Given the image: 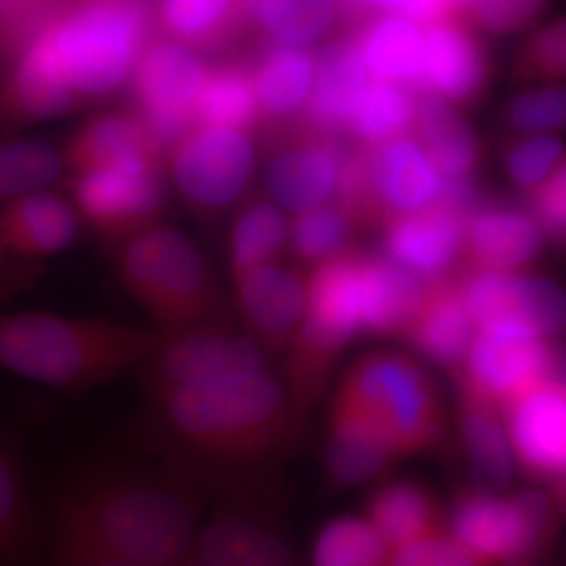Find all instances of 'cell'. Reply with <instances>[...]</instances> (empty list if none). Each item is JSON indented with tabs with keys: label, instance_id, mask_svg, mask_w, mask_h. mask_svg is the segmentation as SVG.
I'll list each match as a JSON object with an SVG mask.
<instances>
[{
	"label": "cell",
	"instance_id": "1",
	"mask_svg": "<svg viewBox=\"0 0 566 566\" xmlns=\"http://www.w3.org/2000/svg\"><path fill=\"white\" fill-rule=\"evenodd\" d=\"M285 379L273 365L243 374L140 386L129 436L159 463L212 494L232 493L238 479L270 460L297 420Z\"/></svg>",
	"mask_w": 566,
	"mask_h": 566
},
{
	"label": "cell",
	"instance_id": "2",
	"mask_svg": "<svg viewBox=\"0 0 566 566\" xmlns=\"http://www.w3.org/2000/svg\"><path fill=\"white\" fill-rule=\"evenodd\" d=\"M210 491L169 465L104 463L66 486L52 542L158 566H186Z\"/></svg>",
	"mask_w": 566,
	"mask_h": 566
},
{
	"label": "cell",
	"instance_id": "3",
	"mask_svg": "<svg viewBox=\"0 0 566 566\" xmlns=\"http://www.w3.org/2000/svg\"><path fill=\"white\" fill-rule=\"evenodd\" d=\"M161 338L107 319L0 314V370L81 397L139 367Z\"/></svg>",
	"mask_w": 566,
	"mask_h": 566
},
{
	"label": "cell",
	"instance_id": "4",
	"mask_svg": "<svg viewBox=\"0 0 566 566\" xmlns=\"http://www.w3.org/2000/svg\"><path fill=\"white\" fill-rule=\"evenodd\" d=\"M147 0H71L28 44L81 107L120 91L148 46Z\"/></svg>",
	"mask_w": 566,
	"mask_h": 566
},
{
	"label": "cell",
	"instance_id": "5",
	"mask_svg": "<svg viewBox=\"0 0 566 566\" xmlns=\"http://www.w3.org/2000/svg\"><path fill=\"white\" fill-rule=\"evenodd\" d=\"M117 273L163 335L222 319V301L199 245L156 223L123 241Z\"/></svg>",
	"mask_w": 566,
	"mask_h": 566
},
{
	"label": "cell",
	"instance_id": "6",
	"mask_svg": "<svg viewBox=\"0 0 566 566\" xmlns=\"http://www.w3.org/2000/svg\"><path fill=\"white\" fill-rule=\"evenodd\" d=\"M335 398L381 424L397 457L431 449L444 430V408L433 379L406 354H365L346 371Z\"/></svg>",
	"mask_w": 566,
	"mask_h": 566
},
{
	"label": "cell",
	"instance_id": "7",
	"mask_svg": "<svg viewBox=\"0 0 566 566\" xmlns=\"http://www.w3.org/2000/svg\"><path fill=\"white\" fill-rule=\"evenodd\" d=\"M256 153L251 133L196 125L167 151V177L192 210L232 207L252 185Z\"/></svg>",
	"mask_w": 566,
	"mask_h": 566
},
{
	"label": "cell",
	"instance_id": "8",
	"mask_svg": "<svg viewBox=\"0 0 566 566\" xmlns=\"http://www.w3.org/2000/svg\"><path fill=\"white\" fill-rule=\"evenodd\" d=\"M74 208L96 233L123 241L156 226L167 207L166 159L133 161L73 175Z\"/></svg>",
	"mask_w": 566,
	"mask_h": 566
},
{
	"label": "cell",
	"instance_id": "9",
	"mask_svg": "<svg viewBox=\"0 0 566 566\" xmlns=\"http://www.w3.org/2000/svg\"><path fill=\"white\" fill-rule=\"evenodd\" d=\"M564 353L556 338L480 333L458 370L463 400L501 415L532 387L564 379Z\"/></svg>",
	"mask_w": 566,
	"mask_h": 566
},
{
	"label": "cell",
	"instance_id": "10",
	"mask_svg": "<svg viewBox=\"0 0 566 566\" xmlns=\"http://www.w3.org/2000/svg\"><path fill=\"white\" fill-rule=\"evenodd\" d=\"M219 497L186 566H304L273 505L251 490Z\"/></svg>",
	"mask_w": 566,
	"mask_h": 566
},
{
	"label": "cell",
	"instance_id": "11",
	"mask_svg": "<svg viewBox=\"0 0 566 566\" xmlns=\"http://www.w3.org/2000/svg\"><path fill=\"white\" fill-rule=\"evenodd\" d=\"M461 294L480 333L556 338L565 327L564 290L539 275L469 271Z\"/></svg>",
	"mask_w": 566,
	"mask_h": 566
},
{
	"label": "cell",
	"instance_id": "12",
	"mask_svg": "<svg viewBox=\"0 0 566 566\" xmlns=\"http://www.w3.org/2000/svg\"><path fill=\"white\" fill-rule=\"evenodd\" d=\"M208 66L191 48L174 40L156 41L142 52L133 71L136 114L166 153L197 125L196 106Z\"/></svg>",
	"mask_w": 566,
	"mask_h": 566
},
{
	"label": "cell",
	"instance_id": "13",
	"mask_svg": "<svg viewBox=\"0 0 566 566\" xmlns=\"http://www.w3.org/2000/svg\"><path fill=\"white\" fill-rule=\"evenodd\" d=\"M271 367V353L223 319L163 335L139 365L140 386L170 385Z\"/></svg>",
	"mask_w": 566,
	"mask_h": 566
},
{
	"label": "cell",
	"instance_id": "14",
	"mask_svg": "<svg viewBox=\"0 0 566 566\" xmlns=\"http://www.w3.org/2000/svg\"><path fill=\"white\" fill-rule=\"evenodd\" d=\"M446 528L486 566H536L547 545L512 495L479 490L458 495Z\"/></svg>",
	"mask_w": 566,
	"mask_h": 566
},
{
	"label": "cell",
	"instance_id": "15",
	"mask_svg": "<svg viewBox=\"0 0 566 566\" xmlns=\"http://www.w3.org/2000/svg\"><path fill=\"white\" fill-rule=\"evenodd\" d=\"M296 132L277 140L264 164V188L282 211L303 214L331 202L337 188L345 147L334 134L297 123Z\"/></svg>",
	"mask_w": 566,
	"mask_h": 566
},
{
	"label": "cell",
	"instance_id": "16",
	"mask_svg": "<svg viewBox=\"0 0 566 566\" xmlns=\"http://www.w3.org/2000/svg\"><path fill=\"white\" fill-rule=\"evenodd\" d=\"M469 218L463 208L447 202L394 216L382 223L385 256L427 285L455 277V268L464 262Z\"/></svg>",
	"mask_w": 566,
	"mask_h": 566
},
{
	"label": "cell",
	"instance_id": "17",
	"mask_svg": "<svg viewBox=\"0 0 566 566\" xmlns=\"http://www.w3.org/2000/svg\"><path fill=\"white\" fill-rule=\"evenodd\" d=\"M516 465L560 486L566 469L565 379L532 387L501 412Z\"/></svg>",
	"mask_w": 566,
	"mask_h": 566
},
{
	"label": "cell",
	"instance_id": "18",
	"mask_svg": "<svg viewBox=\"0 0 566 566\" xmlns=\"http://www.w3.org/2000/svg\"><path fill=\"white\" fill-rule=\"evenodd\" d=\"M245 334L270 353L289 348L305 314V279L279 262L233 279Z\"/></svg>",
	"mask_w": 566,
	"mask_h": 566
},
{
	"label": "cell",
	"instance_id": "19",
	"mask_svg": "<svg viewBox=\"0 0 566 566\" xmlns=\"http://www.w3.org/2000/svg\"><path fill=\"white\" fill-rule=\"evenodd\" d=\"M491 66L482 41L460 20L424 29V63L417 93H433L453 106L482 98Z\"/></svg>",
	"mask_w": 566,
	"mask_h": 566
},
{
	"label": "cell",
	"instance_id": "20",
	"mask_svg": "<svg viewBox=\"0 0 566 566\" xmlns=\"http://www.w3.org/2000/svg\"><path fill=\"white\" fill-rule=\"evenodd\" d=\"M367 148L382 223L394 216L415 214L441 202L446 178L415 136Z\"/></svg>",
	"mask_w": 566,
	"mask_h": 566
},
{
	"label": "cell",
	"instance_id": "21",
	"mask_svg": "<svg viewBox=\"0 0 566 566\" xmlns=\"http://www.w3.org/2000/svg\"><path fill=\"white\" fill-rule=\"evenodd\" d=\"M546 234L528 211L480 205L468 222L469 271L521 273L545 251Z\"/></svg>",
	"mask_w": 566,
	"mask_h": 566
},
{
	"label": "cell",
	"instance_id": "22",
	"mask_svg": "<svg viewBox=\"0 0 566 566\" xmlns=\"http://www.w3.org/2000/svg\"><path fill=\"white\" fill-rule=\"evenodd\" d=\"M371 76L353 40H335L315 54L314 82L300 122L315 132H344Z\"/></svg>",
	"mask_w": 566,
	"mask_h": 566
},
{
	"label": "cell",
	"instance_id": "23",
	"mask_svg": "<svg viewBox=\"0 0 566 566\" xmlns=\"http://www.w3.org/2000/svg\"><path fill=\"white\" fill-rule=\"evenodd\" d=\"M397 458L389 433L370 416L334 398L326 471L335 485L363 486L385 474Z\"/></svg>",
	"mask_w": 566,
	"mask_h": 566
},
{
	"label": "cell",
	"instance_id": "24",
	"mask_svg": "<svg viewBox=\"0 0 566 566\" xmlns=\"http://www.w3.org/2000/svg\"><path fill=\"white\" fill-rule=\"evenodd\" d=\"M43 547L20 442L0 428V566H40Z\"/></svg>",
	"mask_w": 566,
	"mask_h": 566
},
{
	"label": "cell",
	"instance_id": "25",
	"mask_svg": "<svg viewBox=\"0 0 566 566\" xmlns=\"http://www.w3.org/2000/svg\"><path fill=\"white\" fill-rule=\"evenodd\" d=\"M360 334L401 337L427 300L428 285L387 256L359 253Z\"/></svg>",
	"mask_w": 566,
	"mask_h": 566
},
{
	"label": "cell",
	"instance_id": "26",
	"mask_svg": "<svg viewBox=\"0 0 566 566\" xmlns=\"http://www.w3.org/2000/svg\"><path fill=\"white\" fill-rule=\"evenodd\" d=\"M475 335L461 281L450 277L428 285L427 300L403 338L424 359L457 375Z\"/></svg>",
	"mask_w": 566,
	"mask_h": 566
},
{
	"label": "cell",
	"instance_id": "27",
	"mask_svg": "<svg viewBox=\"0 0 566 566\" xmlns=\"http://www.w3.org/2000/svg\"><path fill=\"white\" fill-rule=\"evenodd\" d=\"M0 232L7 251L24 259H43L73 245L80 233V214L57 193L32 192L3 203Z\"/></svg>",
	"mask_w": 566,
	"mask_h": 566
},
{
	"label": "cell",
	"instance_id": "28",
	"mask_svg": "<svg viewBox=\"0 0 566 566\" xmlns=\"http://www.w3.org/2000/svg\"><path fill=\"white\" fill-rule=\"evenodd\" d=\"M62 156L65 170L73 175L133 159H166L150 129L129 111L93 115L73 134Z\"/></svg>",
	"mask_w": 566,
	"mask_h": 566
},
{
	"label": "cell",
	"instance_id": "29",
	"mask_svg": "<svg viewBox=\"0 0 566 566\" xmlns=\"http://www.w3.org/2000/svg\"><path fill=\"white\" fill-rule=\"evenodd\" d=\"M315 52L271 44L252 70L260 123L281 128L303 115L314 82Z\"/></svg>",
	"mask_w": 566,
	"mask_h": 566
},
{
	"label": "cell",
	"instance_id": "30",
	"mask_svg": "<svg viewBox=\"0 0 566 566\" xmlns=\"http://www.w3.org/2000/svg\"><path fill=\"white\" fill-rule=\"evenodd\" d=\"M415 134L446 180H468L482 161V144L457 107L433 93H419Z\"/></svg>",
	"mask_w": 566,
	"mask_h": 566
},
{
	"label": "cell",
	"instance_id": "31",
	"mask_svg": "<svg viewBox=\"0 0 566 566\" xmlns=\"http://www.w3.org/2000/svg\"><path fill=\"white\" fill-rule=\"evenodd\" d=\"M80 107L76 96L31 48H25L0 87V117L17 125L52 120Z\"/></svg>",
	"mask_w": 566,
	"mask_h": 566
},
{
	"label": "cell",
	"instance_id": "32",
	"mask_svg": "<svg viewBox=\"0 0 566 566\" xmlns=\"http://www.w3.org/2000/svg\"><path fill=\"white\" fill-rule=\"evenodd\" d=\"M353 41L371 80L397 82L417 92L424 63V29L386 14L365 21Z\"/></svg>",
	"mask_w": 566,
	"mask_h": 566
},
{
	"label": "cell",
	"instance_id": "33",
	"mask_svg": "<svg viewBox=\"0 0 566 566\" xmlns=\"http://www.w3.org/2000/svg\"><path fill=\"white\" fill-rule=\"evenodd\" d=\"M367 517L392 551L444 528L434 494L411 480L376 488L368 501Z\"/></svg>",
	"mask_w": 566,
	"mask_h": 566
},
{
	"label": "cell",
	"instance_id": "34",
	"mask_svg": "<svg viewBox=\"0 0 566 566\" xmlns=\"http://www.w3.org/2000/svg\"><path fill=\"white\" fill-rule=\"evenodd\" d=\"M243 17L271 44L308 50L333 31L340 14L335 0H243Z\"/></svg>",
	"mask_w": 566,
	"mask_h": 566
},
{
	"label": "cell",
	"instance_id": "35",
	"mask_svg": "<svg viewBox=\"0 0 566 566\" xmlns=\"http://www.w3.org/2000/svg\"><path fill=\"white\" fill-rule=\"evenodd\" d=\"M461 441L474 490L493 494L505 491L512 483L516 463L501 415L463 400Z\"/></svg>",
	"mask_w": 566,
	"mask_h": 566
},
{
	"label": "cell",
	"instance_id": "36",
	"mask_svg": "<svg viewBox=\"0 0 566 566\" xmlns=\"http://www.w3.org/2000/svg\"><path fill=\"white\" fill-rule=\"evenodd\" d=\"M417 98L409 85L371 80L344 132L363 147L415 136Z\"/></svg>",
	"mask_w": 566,
	"mask_h": 566
},
{
	"label": "cell",
	"instance_id": "37",
	"mask_svg": "<svg viewBox=\"0 0 566 566\" xmlns=\"http://www.w3.org/2000/svg\"><path fill=\"white\" fill-rule=\"evenodd\" d=\"M158 17L170 40L191 50L221 46L245 24L243 0H159Z\"/></svg>",
	"mask_w": 566,
	"mask_h": 566
},
{
	"label": "cell",
	"instance_id": "38",
	"mask_svg": "<svg viewBox=\"0 0 566 566\" xmlns=\"http://www.w3.org/2000/svg\"><path fill=\"white\" fill-rule=\"evenodd\" d=\"M196 122L252 133L260 125L252 70L243 63H222L208 69L196 106Z\"/></svg>",
	"mask_w": 566,
	"mask_h": 566
},
{
	"label": "cell",
	"instance_id": "39",
	"mask_svg": "<svg viewBox=\"0 0 566 566\" xmlns=\"http://www.w3.org/2000/svg\"><path fill=\"white\" fill-rule=\"evenodd\" d=\"M285 212L270 199L249 202L234 221L230 237L233 279L256 266L279 262L289 241Z\"/></svg>",
	"mask_w": 566,
	"mask_h": 566
},
{
	"label": "cell",
	"instance_id": "40",
	"mask_svg": "<svg viewBox=\"0 0 566 566\" xmlns=\"http://www.w3.org/2000/svg\"><path fill=\"white\" fill-rule=\"evenodd\" d=\"M392 554L367 516L345 515L316 532L308 566H390Z\"/></svg>",
	"mask_w": 566,
	"mask_h": 566
},
{
	"label": "cell",
	"instance_id": "41",
	"mask_svg": "<svg viewBox=\"0 0 566 566\" xmlns=\"http://www.w3.org/2000/svg\"><path fill=\"white\" fill-rule=\"evenodd\" d=\"M357 223L337 202H327L290 223L286 248L297 262L318 266L349 251Z\"/></svg>",
	"mask_w": 566,
	"mask_h": 566
},
{
	"label": "cell",
	"instance_id": "42",
	"mask_svg": "<svg viewBox=\"0 0 566 566\" xmlns=\"http://www.w3.org/2000/svg\"><path fill=\"white\" fill-rule=\"evenodd\" d=\"M65 172L63 156L39 139L0 140V200L46 191Z\"/></svg>",
	"mask_w": 566,
	"mask_h": 566
},
{
	"label": "cell",
	"instance_id": "43",
	"mask_svg": "<svg viewBox=\"0 0 566 566\" xmlns=\"http://www.w3.org/2000/svg\"><path fill=\"white\" fill-rule=\"evenodd\" d=\"M565 164V142L557 134H528L510 142L504 153L506 177L531 193Z\"/></svg>",
	"mask_w": 566,
	"mask_h": 566
},
{
	"label": "cell",
	"instance_id": "44",
	"mask_svg": "<svg viewBox=\"0 0 566 566\" xmlns=\"http://www.w3.org/2000/svg\"><path fill=\"white\" fill-rule=\"evenodd\" d=\"M566 91L562 85L547 84L521 92L505 111V125L517 136L557 134L565 128Z\"/></svg>",
	"mask_w": 566,
	"mask_h": 566
},
{
	"label": "cell",
	"instance_id": "45",
	"mask_svg": "<svg viewBox=\"0 0 566 566\" xmlns=\"http://www.w3.org/2000/svg\"><path fill=\"white\" fill-rule=\"evenodd\" d=\"M547 7L549 0H464L458 20L482 32L509 35L534 28Z\"/></svg>",
	"mask_w": 566,
	"mask_h": 566
},
{
	"label": "cell",
	"instance_id": "46",
	"mask_svg": "<svg viewBox=\"0 0 566 566\" xmlns=\"http://www.w3.org/2000/svg\"><path fill=\"white\" fill-rule=\"evenodd\" d=\"M565 44V20L556 18L536 29L523 44L513 73L521 81H560L566 69Z\"/></svg>",
	"mask_w": 566,
	"mask_h": 566
},
{
	"label": "cell",
	"instance_id": "47",
	"mask_svg": "<svg viewBox=\"0 0 566 566\" xmlns=\"http://www.w3.org/2000/svg\"><path fill=\"white\" fill-rule=\"evenodd\" d=\"M390 566H486L457 542L447 528L394 551Z\"/></svg>",
	"mask_w": 566,
	"mask_h": 566
},
{
	"label": "cell",
	"instance_id": "48",
	"mask_svg": "<svg viewBox=\"0 0 566 566\" xmlns=\"http://www.w3.org/2000/svg\"><path fill=\"white\" fill-rule=\"evenodd\" d=\"M565 164L553 177L543 182L534 192L527 193L531 199V212L542 227L547 240L560 243L565 238L566 202H565Z\"/></svg>",
	"mask_w": 566,
	"mask_h": 566
},
{
	"label": "cell",
	"instance_id": "49",
	"mask_svg": "<svg viewBox=\"0 0 566 566\" xmlns=\"http://www.w3.org/2000/svg\"><path fill=\"white\" fill-rule=\"evenodd\" d=\"M48 566H158L132 560L103 551L70 545V543H51Z\"/></svg>",
	"mask_w": 566,
	"mask_h": 566
},
{
	"label": "cell",
	"instance_id": "50",
	"mask_svg": "<svg viewBox=\"0 0 566 566\" xmlns=\"http://www.w3.org/2000/svg\"><path fill=\"white\" fill-rule=\"evenodd\" d=\"M335 3L340 18L364 24L365 21L386 14L405 18L412 0H335Z\"/></svg>",
	"mask_w": 566,
	"mask_h": 566
},
{
	"label": "cell",
	"instance_id": "51",
	"mask_svg": "<svg viewBox=\"0 0 566 566\" xmlns=\"http://www.w3.org/2000/svg\"><path fill=\"white\" fill-rule=\"evenodd\" d=\"M6 243H3L2 232H0V262H2L3 253H6Z\"/></svg>",
	"mask_w": 566,
	"mask_h": 566
}]
</instances>
